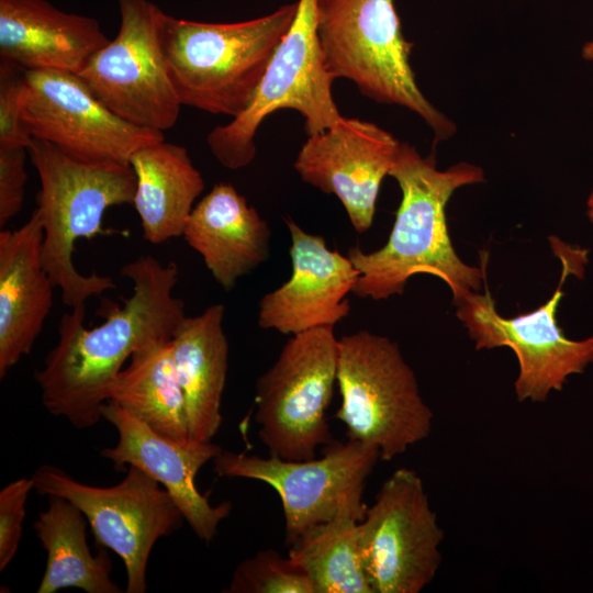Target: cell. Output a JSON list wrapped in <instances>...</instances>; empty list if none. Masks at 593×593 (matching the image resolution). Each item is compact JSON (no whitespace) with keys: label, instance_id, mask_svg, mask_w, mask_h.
<instances>
[{"label":"cell","instance_id":"6da1fadb","mask_svg":"<svg viewBox=\"0 0 593 593\" xmlns=\"http://www.w3.org/2000/svg\"><path fill=\"white\" fill-rule=\"evenodd\" d=\"M121 275L133 283L132 295L104 323L86 328V305L64 313L58 340L35 372L44 407L78 429L96 425L108 401L109 388L132 354L160 338H170L187 316L182 300L172 293L178 266L139 256Z\"/></svg>","mask_w":593,"mask_h":593},{"label":"cell","instance_id":"7a4b0ae2","mask_svg":"<svg viewBox=\"0 0 593 593\" xmlns=\"http://www.w3.org/2000/svg\"><path fill=\"white\" fill-rule=\"evenodd\" d=\"M402 192L388 242L365 253L358 245L347 256L359 271L353 293L359 298L388 299L402 294L407 280L417 273L441 279L455 303L478 291L485 279L483 266L465 264L456 254L447 227L446 205L460 187L484 181L479 166L459 163L439 170L434 157H423L415 147L401 143L389 172Z\"/></svg>","mask_w":593,"mask_h":593},{"label":"cell","instance_id":"3957f363","mask_svg":"<svg viewBox=\"0 0 593 593\" xmlns=\"http://www.w3.org/2000/svg\"><path fill=\"white\" fill-rule=\"evenodd\" d=\"M298 2L261 18L204 23L164 13L160 36L182 105L233 119L250 104L296 14Z\"/></svg>","mask_w":593,"mask_h":593},{"label":"cell","instance_id":"277c9868","mask_svg":"<svg viewBox=\"0 0 593 593\" xmlns=\"http://www.w3.org/2000/svg\"><path fill=\"white\" fill-rule=\"evenodd\" d=\"M40 178L36 195L44 237L42 261L65 305L85 306L86 301L114 289L113 279L82 275L72 254L80 238L103 234L105 211L133 204L136 178L130 165L76 159L53 144L32 138L27 147Z\"/></svg>","mask_w":593,"mask_h":593},{"label":"cell","instance_id":"5b68a950","mask_svg":"<svg viewBox=\"0 0 593 593\" xmlns=\"http://www.w3.org/2000/svg\"><path fill=\"white\" fill-rule=\"evenodd\" d=\"M317 35L334 80L348 79L371 100L416 113L435 143L456 133L455 123L417 86L410 64L413 43L402 33L394 0H317Z\"/></svg>","mask_w":593,"mask_h":593},{"label":"cell","instance_id":"8992f818","mask_svg":"<svg viewBox=\"0 0 593 593\" xmlns=\"http://www.w3.org/2000/svg\"><path fill=\"white\" fill-rule=\"evenodd\" d=\"M337 383L342 404L335 416L348 439L373 446L392 460L432 432L433 412L398 344L369 331L338 339Z\"/></svg>","mask_w":593,"mask_h":593},{"label":"cell","instance_id":"52a82bcc","mask_svg":"<svg viewBox=\"0 0 593 593\" xmlns=\"http://www.w3.org/2000/svg\"><path fill=\"white\" fill-rule=\"evenodd\" d=\"M294 20L279 43L248 108L206 136L208 146L227 169L248 166L256 156L255 136L276 111H298L307 135L335 125L343 116L334 101L317 35V0H298Z\"/></svg>","mask_w":593,"mask_h":593},{"label":"cell","instance_id":"ba28073f","mask_svg":"<svg viewBox=\"0 0 593 593\" xmlns=\"http://www.w3.org/2000/svg\"><path fill=\"white\" fill-rule=\"evenodd\" d=\"M338 339L334 326L315 327L286 343L256 381L258 436L270 456L310 460L334 443L325 413L337 382Z\"/></svg>","mask_w":593,"mask_h":593},{"label":"cell","instance_id":"9c48e42d","mask_svg":"<svg viewBox=\"0 0 593 593\" xmlns=\"http://www.w3.org/2000/svg\"><path fill=\"white\" fill-rule=\"evenodd\" d=\"M549 239L562 261V273L545 304L516 317H503L486 284L483 294L470 291L456 302L457 317L475 342L477 350L506 346L515 353L519 371L514 387L519 402H545L551 391L563 389L570 376L582 373L593 362V337L569 339L556 320L564 294L562 284L568 275L579 276L583 270L581 257L586 250L572 249L553 236Z\"/></svg>","mask_w":593,"mask_h":593},{"label":"cell","instance_id":"30bf717a","mask_svg":"<svg viewBox=\"0 0 593 593\" xmlns=\"http://www.w3.org/2000/svg\"><path fill=\"white\" fill-rule=\"evenodd\" d=\"M31 478L41 495L60 496L76 505L86 516L96 544L121 557L127 593L147 591L152 549L184 521L164 486L136 467H128L124 479L108 488L81 483L52 465L40 466Z\"/></svg>","mask_w":593,"mask_h":593},{"label":"cell","instance_id":"8fae6325","mask_svg":"<svg viewBox=\"0 0 593 593\" xmlns=\"http://www.w3.org/2000/svg\"><path fill=\"white\" fill-rule=\"evenodd\" d=\"M379 459L378 448L348 439L327 445L322 458L299 461L222 449L213 466L220 477L258 480L277 491L291 545L307 528L342 512L350 511L362 521L368 507L362 502L366 480Z\"/></svg>","mask_w":593,"mask_h":593},{"label":"cell","instance_id":"7c38bea8","mask_svg":"<svg viewBox=\"0 0 593 593\" xmlns=\"http://www.w3.org/2000/svg\"><path fill=\"white\" fill-rule=\"evenodd\" d=\"M116 36L78 76L110 111L134 125L163 132L176 124L181 102L169 76L160 24L165 12L148 0H118Z\"/></svg>","mask_w":593,"mask_h":593},{"label":"cell","instance_id":"4fadbf2b","mask_svg":"<svg viewBox=\"0 0 593 593\" xmlns=\"http://www.w3.org/2000/svg\"><path fill=\"white\" fill-rule=\"evenodd\" d=\"M443 538L421 477L409 468L395 470L358 523L362 564L372 592H421L439 569Z\"/></svg>","mask_w":593,"mask_h":593},{"label":"cell","instance_id":"5bb4252c","mask_svg":"<svg viewBox=\"0 0 593 593\" xmlns=\"http://www.w3.org/2000/svg\"><path fill=\"white\" fill-rule=\"evenodd\" d=\"M22 121L33 138L89 163L130 165L136 150L165 139L114 114L78 75L58 70H25Z\"/></svg>","mask_w":593,"mask_h":593},{"label":"cell","instance_id":"9a60e30c","mask_svg":"<svg viewBox=\"0 0 593 593\" xmlns=\"http://www.w3.org/2000/svg\"><path fill=\"white\" fill-rule=\"evenodd\" d=\"M400 142L371 122L342 118L309 135L294 160L301 179L343 204L354 230L368 231L381 182L389 175Z\"/></svg>","mask_w":593,"mask_h":593},{"label":"cell","instance_id":"2e32d148","mask_svg":"<svg viewBox=\"0 0 593 593\" xmlns=\"http://www.w3.org/2000/svg\"><path fill=\"white\" fill-rule=\"evenodd\" d=\"M102 417L114 426L118 443L100 451L114 468L136 467L154 478L171 495L184 521L203 541H211L220 523L228 517L232 503L212 505L195 486V475L222 448L212 441L170 440L131 416L111 401L101 407Z\"/></svg>","mask_w":593,"mask_h":593},{"label":"cell","instance_id":"e0dca14e","mask_svg":"<svg viewBox=\"0 0 593 593\" xmlns=\"http://www.w3.org/2000/svg\"><path fill=\"white\" fill-rule=\"evenodd\" d=\"M283 220L291 237L292 273L260 299L258 325L283 335L335 326L349 315L346 296L359 271L347 255L331 250L323 236L307 233L289 216Z\"/></svg>","mask_w":593,"mask_h":593},{"label":"cell","instance_id":"ac0fdd59","mask_svg":"<svg viewBox=\"0 0 593 593\" xmlns=\"http://www.w3.org/2000/svg\"><path fill=\"white\" fill-rule=\"evenodd\" d=\"M43 222L0 232V378L30 355L53 305L55 287L42 261Z\"/></svg>","mask_w":593,"mask_h":593},{"label":"cell","instance_id":"d6986e66","mask_svg":"<svg viewBox=\"0 0 593 593\" xmlns=\"http://www.w3.org/2000/svg\"><path fill=\"white\" fill-rule=\"evenodd\" d=\"M109 42L93 18L46 0H0V58L24 70L78 75Z\"/></svg>","mask_w":593,"mask_h":593},{"label":"cell","instance_id":"ffe728a7","mask_svg":"<svg viewBox=\"0 0 593 593\" xmlns=\"http://www.w3.org/2000/svg\"><path fill=\"white\" fill-rule=\"evenodd\" d=\"M182 236L226 291L269 257L268 223L226 182L214 184L193 208Z\"/></svg>","mask_w":593,"mask_h":593},{"label":"cell","instance_id":"44dd1931","mask_svg":"<svg viewBox=\"0 0 593 593\" xmlns=\"http://www.w3.org/2000/svg\"><path fill=\"white\" fill-rule=\"evenodd\" d=\"M225 307L212 304L186 316L175 329L171 353L184 396L190 438L210 443L222 424L228 343L223 329Z\"/></svg>","mask_w":593,"mask_h":593},{"label":"cell","instance_id":"7402d4cb","mask_svg":"<svg viewBox=\"0 0 593 593\" xmlns=\"http://www.w3.org/2000/svg\"><path fill=\"white\" fill-rule=\"evenodd\" d=\"M136 188L133 205L143 237L161 244L183 235L193 204L204 189L187 149L164 141L144 146L131 159Z\"/></svg>","mask_w":593,"mask_h":593},{"label":"cell","instance_id":"603a6c76","mask_svg":"<svg viewBox=\"0 0 593 593\" xmlns=\"http://www.w3.org/2000/svg\"><path fill=\"white\" fill-rule=\"evenodd\" d=\"M108 401L170 440H191L184 396L170 338L153 340L130 357L113 379Z\"/></svg>","mask_w":593,"mask_h":593},{"label":"cell","instance_id":"cb8c5ba5","mask_svg":"<svg viewBox=\"0 0 593 593\" xmlns=\"http://www.w3.org/2000/svg\"><path fill=\"white\" fill-rule=\"evenodd\" d=\"M48 505L38 513L34 530L46 551V567L37 593H55L75 588L87 593H121L112 578V561L101 547L93 556L87 542L88 521L70 501L48 496Z\"/></svg>","mask_w":593,"mask_h":593},{"label":"cell","instance_id":"d4e9b609","mask_svg":"<svg viewBox=\"0 0 593 593\" xmlns=\"http://www.w3.org/2000/svg\"><path fill=\"white\" fill-rule=\"evenodd\" d=\"M359 522L345 511L307 528L291 544L288 557L306 573L315 593H373L362 564Z\"/></svg>","mask_w":593,"mask_h":593},{"label":"cell","instance_id":"484cf974","mask_svg":"<svg viewBox=\"0 0 593 593\" xmlns=\"http://www.w3.org/2000/svg\"><path fill=\"white\" fill-rule=\"evenodd\" d=\"M225 593H315L306 573L289 557L261 550L235 568Z\"/></svg>","mask_w":593,"mask_h":593},{"label":"cell","instance_id":"4316f807","mask_svg":"<svg viewBox=\"0 0 593 593\" xmlns=\"http://www.w3.org/2000/svg\"><path fill=\"white\" fill-rule=\"evenodd\" d=\"M25 70L7 61L0 63V146L27 148L32 136L22 121Z\"/></svg>","mask_w":593,"mask_h":593},{"label":"cell","instance_id":"83f0119b","mask_svg":"<svg viewBox=\"0 0 593 593\" xmlns=\"http://www.w3.org/2000/svg\"><path fill=\"white\" fill-rule=\"evenodd\" d=\"M32 489V478H20L0 491V571L11 563L20 546L25 505Z\"/></svg>","mask_w":593,"mask_h":593},{"label":"cell","instance_id":"f1b7e54d","mask_svg":"<svg viewBox=\"0 0 593 593\" xmlns=\"http://www.w3.org/2000/svg\"><path fill=\"white\" fill-rule=\"evenodd\" d=\"M27 148L0 146V226L4 227L22 209L27 174Z\"/></svg>","mask_w":593,"mask_h":593},{"label":"cell","instance_id":"f546056e","mask_svg":"<svg viewBox=\"0 0 593 593\" xmlns=\"http://www.w3.org/2000/svg\"><path fill=\"white\" fill-rule=\"evenodd\" d=\"M582 57L586 60H593V41L585 43L582 47Z\"/></svg>","mask_w":593,"mask_h":593},{"label":"cell","instance_id":"4dcf8cb0","mask_svg":"<svg viewBox=\"0 0 593 593\" xmlns=\"http://www.w3.org/2000/svg\"><path fill=\"white\" fill-rule=\"evenodd\" d=\"M586 206H588V211H586L588 217L593 223V190L588 198Z\"/></svg>","mask_w":593,"mask_h":593}]
</instances>
